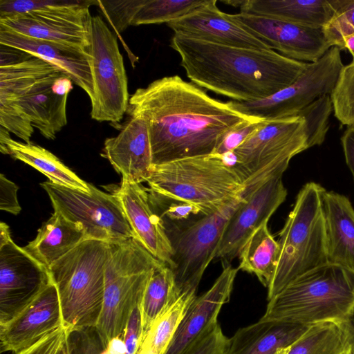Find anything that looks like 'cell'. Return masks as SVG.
I'll return each mask as SVG.
<instances>
[{"label":"cell","mask_w":354,"mask_h":354,"mask_svg":"<svg viewBox=\"0 0 354 354\" xmlns=\"http://www.w3.org/2000/svg\"><path fill=\"white\" fill-rule=\"evenodd\" d=\"M129 115L147 122L152 164L213 154L222 137L260 121L237 112L178 75L158 79L129 99Z\"/></svg>","instance_id":"cell-1"},{"label":"cell","mask_w":354,"mask_h":354,"mask_svg":"<svg viewBox=\"0 0 354 354\" xmlns=\"http://www.w3.org/2000/svg\"><path fill=\"white\" fill-rule=\"evenodd\" d=\"M170 46L196 85L236 102H252L272 95L295 82L308 63L272 49L225 46L178 35Z\"/></svg>","instance_id":"cell-2"},{"label":"cell","mask_w":354,"mask_h":354,"mask_svg":"<svg viewBox=\"0 0 354 354\" xmlns=\"http://www.w3.org/2000/svg\"><path fill=\"white\" fill-rule=\"evenodd\" d=\"M354 316V272L330 263L297 277L268 300L261 318L311 326Z\"/></svg>","instance_id":"cell-3"},{"label":"cell","mask_w":354,"mask_h":354,"mask_svg":"<svg viewBox=\"0 0 354 354\" xmlns=\"http://www.w3.org/2000/svg\"><path fill=\"white\" fill-rule=\"evenodd\" d=\"M146 183L151 194L193 205L203 215L216 212L245 189L234 167L213 154L152 165Z\"/></svg>","instance_id":"cell-4"},{"label":"cell","mask_w":354,"mask_h":354,"mask_svg":"<svg viewBox=\"0 0 354 354\" xmlns=\"http://www.w3.org/2000/svg\"><path fill=\"white\" fill-rule=\"evenodd\" d=\"M108 242L86 239L49 268L67 332L96 326L102 309Z\"/></svg>","instance_id":"cell-5"},{"label":"cell","mask_w":354,"mask_h":354,"mask_svg":"<svg viewBox=\"0 0 354 354\" xmlns=\"http://www.w3.org/2000/svg\"><path fill=\"white\" fill-rule=\"evenodd\" d=\"M324 189L310 182L299 190L279 232L278 261L268 288V300L297 277L328 263L322 207Z\"/></svg>","instance_id":"cell-6"},{"label":"cell","mask_w":354,"mask_h":354,"mask_svg":"<svg viewBox=\"0 0 354 354\" xmlns=\"http://www.w3.org/2000/svg\"><path fill=\"white\" fill-rule=\"evenodd\" d=\"M108 243L102 309L95 326L106 344L123 336L132 310L140 304L151 276L162 263L134 237Z\"/></svg>","instance_id":"cell-7"},{"label":"cell","mask_w":354,"mask_h":354,"mask_svg":"<svg viewBox=\"0 0 354 354\" xmlns=\"http://www.w3.org/2000/svg\"><path fill=\"white\" fill-rule=\"evenodd\" d=\"M308 148L305 120L297 115L265 121L225 160L245 181L268 178L283 174L291 158Z\"/></svg>","instance_id":"cell-8"},{"label":"cell","mask_w":354,"mask_h":354,"mask_svg":"<svg viewBox=\"0 0 354 354\" xmlns=\"http://www.w3.org/2000/svg\"><path fill=\"white\" fill-rule=\"evenodd\" d=\"M245 192L216 212L204 215L170 236L172 266L179 296L196 292L204 272L216 257L232 216L245 202Z\"/></svg>","instance_id":"cell-9"},{"label":"cell","mask_w":354,"mask_h":354,"mask_svg":"<svg viewBox=\"0 0 354 354\" xmlns=\"http://www.w3.org/2000/svg\"><path fill=\"white\" fill-rule=\"evenodd\" d=\"M344 66L340 49L331 47L319 60L308 63L297 80L268 97L252 102H227L248 117L270 121L297 116L316 100L330 95Z\"/></svg>","instance_id":"cell-10"},{"label":"cell","mask_w":354,"mask_h":354,"mask_svg":"<svg viewBox=\"0 0 354 354\" xmlns=\"http://www.w3.org/2000/svg\"><path fill=\"white\" fill-rule=\"evenodd\" d=\"M93 82L91 118L119 123L128 111V80L117 39L100 16L92 17L88 48Z\"/></svg>","instance_id":"cell-11"},{"label":"cell","mask_w":354,"mask_h":354,"mask_svg":"<svg viewBox=\"0 0 354 354\" xmlns=\"http://www.w3.org/2000/svg\"><path fill=\"white\" fill-rule=\"evenodd\" d=\"M41 186L47 192L55 212L81 225L88 239L112 242L134 237L118 198L89 184L90 192L69 188L45 181Z\"/></svg>","instance_id":"cell-12"},{"label":"cell","mask_w":354,"mask_h":354,"mask_svg":"<svg viewBox=\"0 0 354 354\" xmlns=\"http://www.w3.org/2000/svg\"><path fill=\"white\" fill-rule=\"evenodd\" d=\"M52 281L49 270L12 239L0 245V325L10 321Z\"/></svg>","instance_id":"cell-13"},{"label":"cell","mask_w":354,"mask_h":354,"mask_svg":"<svg viewBox=\"0 0 354 354\" xmlns=\"http://www.w3.org/2000/svg\"><path fill=\"white\" fill-rule=\"evenodd\" d=\"M96 3L84 1L65 8L3 17L0 26L27 37L88 50L93 17L89 7Z\"/></svg>","instance_id":"cell-14"},{"label":"cell","mask_w":354,"mask_h":354,"mask_svg":"<svg viewBox=\"0 0 354 354\" xmlns=\"http://www.w3.org/2000/svg\"><path fill=\"white\" fill-rule=\"evenodd\" d=\"M228 16L270 49H275L292 59L315 62L332 47L323 28L246 12L228 14Z\"/></svg>","instance_id":"cell-15"},{"label":"cell","mask_w":354,"mask_h":354,"mask_svg":"<svg viewBox=\"0 0 354 354\" xmlns=\"http://www.w3.org/2000/svg\"><path fill=\"white\" fill-rule=\"evenodd\" d=\"M245 194L247 199L228 222L216 252L215 258L226 263L238 257L252 234L264 222L269 221L286 200L287 190L282 174H277Z\"/></svg>","instance_id":"cell-16"},{"label":"cell","mask_w":354,"mask_h":354,"mask_svg":"<svg viewBox=\"0 0 354 354\" xmlns=\"http://www.w3.org/2000/svg\"><path fill=\"white\" fill-rule=\"evenodd\" d=\"M62 327L58 292L52 281L19 314L0 325L1 352L17 354Z\"/></svg>","instance_id":"cell-17"},{"label":"cell","mask_w":354,"mask_h":354,"mask_svg":"<svg viewBox=\"0 0 354 354\" xmlns=\"http://www.w3.org/2000/svg\"><path fill=\"white\" fill-rule=\"evenodd\" d=\"M113 194L118 198L135 238L155 258L171 268L172 243L162 220L151 203L147 188L122 178Z\"/></svg>","instance_id":"cell-18"},{"label":"cell","mask_w":354,"mask_h":354,"mask_svg":"<svg viewBox=\"0 0 354 354\" xmlns=\"http://www.w3.org/2000/svg\"><path fill=\"white\" fill-rule=\"evenodd\" d=\"M216 0L208 1L186 15L167 24L174 35L216 44L251 48L270 49L243 26L221 11Z\"/></svg>","instance_id":"cell-19"},{"label":"cell","mask_w":354,"mask_h":354,"mask_svg":"<svg viewBox=\"0 0 354 354\" xmlns=\"http://www.w3.org/2000/svg\"><path fill=\"white\" fill-rule=\"evenodd\" d=\"M73 83L68 75L58 71L40 80L17 102L8 104L18 106L44 137L54 140L67 124L66 103Z\"/></svg>","instance_id":"cell-20"},{"label":"cell","mask_w":354,"mask_h":354,"mask_svg":"<svg viewBox=\"0 0 354 354\" xmlns=\"http://www.w3.org/2000/svg\"><path fill=\"white\" fill-rule=\"evenodd\" d=\"M0 44L24 51L59 68L92 100L93 82L88 49L27 37L2 26Z\"/></svg>","instance_id":"cell-21"},{"label":"cell","mask_w":354,"mask_h":354,"mask_svg":"<svg viewBox=\"0 0 354 354\" xmlns=\"http://www.w3.org/2000/svg\"><path fill=\"white\" fill-rule=\"evenodd\" d=\"M103 152L122 178L137 183L147 182L153 164L146 121L130 115L119 133L106 139Z\"/></svg>","instance_id":"cell-22"},{"label":"cell","mask_w":354,"mask_h":354,"mask_svg":"<svg viewBox=\"0 0 354 354\" xmlns=\"http://www.w3.org/2000/svg\"><path fill=\"white\" fill-rule=\"evenodd\" d=\"M238 270L227 264L212 287L192 301L166 354H183L205 329L218 322L221 307L230 300Z\"/></svg>","instance_id":"cell-23"},{"label":"cell","mask_w":354,"mask_h":354,"mask_svg":"<svg viewBox=\"0 0 354 354\" xmlns=\"http://www.w3.org/2000/svg\"><path fill=\"white\" fill-rule=\"evenodd\" d=\"M322 207L328 263L354 272V208L345 196L326 189Z\"/></svg>","instance_id":"cell-24"},{"label":"cell","mask_w":354,"mask_h":354,"mask_svg":"<svg viewBox=\"0 0 354 354\" xmlns=\"http://www.w3.org/2000/svg\"><path fill=\"white\" fill-rule=\"evenodd\" d=\"M309 326L260 319L227 338L223 354H287Z\"/></svg>","instance_id":"cell-25"},{"label":"cell","mask_w":354,"mask_h":354,"mask_svg":"<svg viewBox=\"0 0 354 354\" xmlns=\"http://www.w3.org/2000/svg\"><path fill=\"white\" fill-rule=\"evenodd\" d=\"M225 3L239 6L241 12L324 28L340 8L342 0H244Z\"/></svg>","instance_id":"cell-26"},{"label":"cell","mask_w":354,"mask_h":354,"mask_svg":"<svg viewBox=\"0 0 354 354\" xmlns=\"http://www.w3.org/2000/svg\"><path fill=\"white\" fill-rule=\"evenodd\" d=\"M86 239L88 238L81 225L54 211L38 230L36 237L24 249L48 269Z\"/></svg>","instance_id":"cell-27"},{"label":"cell","mask_w":354,"mask_h":354,"mask_svg":"<svg viewBox=\"0 0 354 354\" xmlns=\"http://www.w3.org/2000/svg\"><path fill=\"white\" fill-rule=\"evenodd\" d=\"M0 151L13 158L28 164L44 174L51 183L90 192L89 183L81 179L56 156L47 149L31 142H18L11 138L10 132L0 127Z\"/></svg>","instance_id":"cell-28"},{"label":"cell","mask_w":354,"mask_h":354,"mask_svg":"<svg viewBox=\"0 0 354 354\" xmlns=\"http://www.w3.org/2000/svg\"><path fill=\"white\" fill-rule=\"evenodd\" d=\"M278 257V241L269 230L268 221H266L243 245L238 256V269L254 274L268 288L277 269Z\"/></svg>","instance_id":"cell-29"},{"label":"cell","mask_w":354,"mask_h":354,"mask_svg":"<svg viewBox=\"0 0 354 354\" xmlns=\"http://www.w3.org/2000/svg\"><path fill=\"white\" fill-rule=\"evenodd\" d=\"M58 71H62L32 55L15 63L0 66V104L17 102L38 81Z\"/></svg>","instance_id":"cell-30"},{"label":"cell","mask_w":354,"mask_h":354,"mask_svg":"<svg viewBox=\"0 0 354 354\" xmlns=\"http://www.w3.org/2000/svg\"><path fill=\"white\" fill-rule=\"evenodd\" d=\"M350 347L346 322H325L310 326L287 354H348Z\"/></svg>","instance_id":"cell-31"},{"label":"cell","mask_w":354,"mask_h":354,"mask_svg":"<svg viewBox=\"0 0 354 354\" xmlns=\"http://www.w3.org/2000/svg\"><path fill=\"white\" fill-rule=\"evenodd\" d=\"M196 292L181 295L142 335L136 354H166L187 308Z\"/></svg>","instance_id":"cell-32"},{"label":"cell","mask_w":354,"mask_h":354,"mask_svg":"<svg viewBox=\"0 0 354 354\" xmlns=\"http://www.w3.org/2000/svg\"><path fill=\"white\" fill-rule=\"evenodd\" d=\"M179 297L172 270L161 263L151 276L140 304L142 335Z\"/></svg>","instance_id":"cell-33"},{"label":"cell","mask_w":354,"mask_h":354,"mask_svg":"<svg viewBox=\"0 0 354 354\" xmlns=\"http://www.w3.org/2000/svg\"><path fill=\"white\" fill-rule=\"evenodd\" d=\"M208 0H147L131 25L169 23L205 4Z\"/></svg>","instance_id":"cell-34"},{"label":"cell","mask_w":354,"mask_h":354,"mask_svg":"<svg viewBox=\"0 0 354 354\" xmlns=\"http://www.w3.org/2000/svg\"><path fill=\"white\" fill-rule=\"evenodd\" d=\"M335 118L342 124L354 127V64L342 67L330 95Z\"/></svg>","instance_id":"cell-35"},{"label":"cell","mask_w":354,"mask_h":354,"mask_svg":"<svg viewBox=\"0 0 354 354\" xmlns=\"http://www.w3.org/2000/svg\"><path fill=\"white\" fill-rule=\"evenodd\" d=\"M333 111L330 96L325 95L298 114L305 120L309 148L320 145L324 141L328 130V118Z\"/></svg>","instance_id":"cell-36"},{"label":"cell","mask_w":354,"mask_h":354,"mask_svg":"<svg viewBox=\"0 0 354 354\" xmlns=\"http://www.w3.org/2000/svg\"><path fill=\"white\" fill-rule=\"evenodd\" d=\"M146 1H97V5L117 33H120L131 25L136 14Z\"/></svg>","instance_id":"cell-37"},{"label":"cell","mask_w":354,"mask_h":354,"mask_svg":"<svg viewBox=\"0 0 354 354\" xmlns=\"http://www.w3.org/2000/svg\"><path fill=\"white\" fill-rule=\"evenodd\" d=\"M323 30L331 46L340 49L343 39L354 34V0H343Z\"/></svg>","instance_id":"cell-38"},{"label":"cell","mask_w":354,"mask_h":354,"mask_svg":"<svg viewBox=\"0 0 354 354\" xmlns=\"http://www.w3.org/2000/svg\"><path fill=\"white\" fill-rule=\"evenodd\" d=\"M66 344L68 354H107L106 343L95 326L67 332Z\"/></svg>","instance_id":"cell-39"},{"label":"cell","mask_w":354,"mask_h":354,"mask_svg":"<svg viewBox=\"0 0 354 354\" xmlns=\"http://www.w3.org/2000/svg\"><path fill=\"white\" fill-rule=\"evenodd\" d=\"M84 1L81 0H0V17L65 8L78 6Z\"/></svg>","instance_id":"cell-40"},{"label":"cell","mask_w":354,"mask_h":354,"mask_svg":"<svg viewBox=\"0 0 354 354\" xmlns=\"http://www.w3.org/2000/svg\"><path fill=\"white\" fill-rule=\"evenodd\" d=\"M227 340L216 322L205 329L183 354H223Z\"/></svg>","instance_id":"cell-41"},{"label":"cell","mask_w":354,"mask_h":354,"mask_svg":"<svg viewBox=\"0 0 354 354\" xmlns=\"http://www.w3.org/2000/svg\"><path fill=\"white\" fill-rule=\"evenodd\" d=\"M264 122L260 120L246 123L227 131L218 143L213 155L221 157L232 152L259 129Z\"/></svg>","instance_id":"cell-42"},{"label":"cell","mask_w":354,"mask_h":354,"mask_svg":"<svg viewBox=\"0 0 354 354\" xmlns=\"http://www.w3.org/2000/svg\"><path fill=\"white\" fill-rule=\"evenodd\" d=\"M140 304L132 310L124 331L126 354H136L141 341L142 327Z\"/></svg>","instance_id":"cell-43"},{"label":"cell","mask_w":354,"mask_h":354,"mask_svg":"<svg viewBox=\"0 0 354 354\" xmlns=\"http://www.w3.org/2000/svg\"><path fill=\"white\" fill-rule=\"evenodd\" d=\"M66 335L67 332L62 327L17 354H58L66 342Z\"/></svg>","instance_id":"cell-44"},{"label":"cell","mask_w":354,"mask_h":354,"mask_svg":"<svg viewBox=\"0 0 354 354\" xmlns=\"http://www.w3.org/2000/svg\"><path fill=\"white\" fill-rule=\"evenodd\" d=\"M18 187L8 180L3 174H0V209L14 215L18 214L21 206L18 202L17 193Z\"/></svg>","instance_id":"cell-45"},{"label":"cell","mask_w":354,"mask_h":354,"mask_svg":"<svg viewBox=\"0 0 354 354\" xmlns=\"http://www.w3.org/2000/svg\"><path fill=\"white\" fill-rule=\"evenodd\" d=\"M345 160L354 180V127H348L342 138Z\"/></svg>","instance_id":"cell-46"},{"label":"cell","mask_w":354,"mask_h":354,"mask_svg":"<svg viewBox=\"0 0 354 354\" xmlns=\"http://www.w3.org/2000/svg\"><path fill=\"white\" fill-rule=\"evenodd\" d=\"M344 48L348 49L352 55V63L354 64V34L348 35L343 39L340 50Z\"/></svg>","instance_id":"cell-47"},{"label":"cell","mask_w":354,"mask_h":354,"mask_svg":"<svg viewBox=\"0 0 354 354\" xmlns=\"http://www.w3.org/2000/svg\"><path fill=\"white\" fill-rule=\"evenodd\" d=\"M11 235L10 232V228L8 225L3 223L1 222L0 223V245L3 244L10 240H11Z\"/></svg>","instance_id":"cell-48"},{"label":"cell","mask_w":354,"mask_h":354,"mask_svg":"<svg viewBox=\"0 0 354 354\" xmlns=\"http://www.w3.org/2000/svg\"><path fill=\"white\" fill-rule=\"evenodd\" d=\"M346 326L349 333L351 347L348 354H354V316L348 322Z\"/></svg>","instance_id":"cell-49"},{"label":"cell","mask_w":354,"mask_h":354,"mask_svg":"<svg viewBox=\"0 0 354 354\" xmlns=\"http://www.w3.org/2000/svg\"><path fill=\"white\" fill-rule=\"evenodd\" d=\"M58 354H68V351H67V347H66V342L64 343L63 346L61 348V349L59 351Z\"/></svg>","instance_id":"cell-50"},{"label":"cell","mask_w":354,"mask_h":354,"mask_svg":"<svg viewBox=\"0 0 354 354\" xmlns=\"http://www.w3.org/2000/svg\"></svg>","instance_id":"cell-51"}]
</instances>
